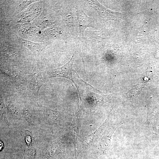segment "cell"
Wrapping results in <instances>:
<instances>
[{"mask_svg":"<svg viewBox=\"0 0 159 159\" xmlns=\"http://www.w3.org/2000/svg\"><path fill=\"white\" fill-rule=\"evenodd\" d=\"M46 79L44 72L40 69L39 61H36L33 71L26 77L25 82L30 95L37 101L40 88Z\"/></svg>","mask_w":159,"mask_h":159,"instance_id":"obj_1","label":"cell"},{"mask_svg":"<svg viewBox=\"0 0 159 159\" xmlns=\"http://www.w3.org/2000/svg\"><path fill=\"white\" fill-rule=\"evenodd\" d=\"M73 55L69 60L63 66L57 68L49 69L44 72L46 79L54 77H62L71 80L78 90L72 76V66L73 63Z\"/></svg>","mask_w":159,"mask_h":159,"instance_id":"obj_2","label":"cell"},{"mask_svg":"<svg viewBox=\"0 0 159 159\" xmlns=\"http://www.w3.org/2000/svg\"><path fill=\"white\" fill-rule=\"evenodd\" d=\"M65 143L62 140L53 141L44 151L42 159H66Z\"/></svg>","mask_w":159,"mask_h":159,"instance_id":"obj_3","label":"cell"},{"mask_svg":"<svg viewBox=\"0 0 159 159\" xmlns=\"http://www.w3.org/2000/svg\"><path fill=\"white\" fill-rule=\"evenodd\" d=\"M117 126L107 127L98 139L96 153L98 155L105 154L109 150L112 135Z\"/></svg>","mask_w":159,"mask_h":159,"instance_id":"obj_4","label":"cell"},{"mask_svg":"<svg viewBox=\"0 0 159 159\" xmlns=\"http://www.w3.org/2000/svg\"><path fill=\"white\" fill-rule=\"evenodd\" d=\"M112 96V95H100L89 91L86 93L85 97L90 110L94 112L99 107L110 101Z\"/></svg>","mask_w":159,"mask_h":159,"instance_id":"obj_5","label":"cell"},{"mask_svg":"<svg viewBox=\"0 0 159 159\" xmlns=\"http://www.w3.org/2000/svg\"><path fill=\"white\" fill-rule=\"evenodd\" d=\"M79 100L77 107L75 112L71 127V133L75 154L77 152V143L82 122V115Z\"/></svg>","mask_w":159,"mask_h":159,"instance_id":"obj_6","label":"cell"},{"mask_svg":"<svg viewBox=\"0 0 159 159\" xmlns=\"http://www.w3.org/2000/svg\"><path fill=\"white\" fill-rule=\"evenodd\" d=\"M62 112L55 111L45 108L43 110L44 119L51 127L55 128L61 126L63 120L62 117Z\"/></svg>","mask_w":159,"mask_h":159,"instance_id":"obj_7","label":"cell"},{"mask_svg":"<svg viewBox=\"0 0 159 159\" xmlns=\"http://www.w3.org/2000/svg\"><path fill=\"white\" fill-rule=\"evenodd\" d=\"M109 119L107 118L103 123L98 128L91 134L86 137L83 140L81 147V150L89 147L98 139L102 133L108 126Z\"/></svg>","mask_w":159,"mask_h":159,"instance_id":"obj_8","label":"cell"},{"mask_svg":"<svg viewBox=\"0 0 159 159\" xmlns=\"http://www.w3.org/2000/svg\"><path fill=\"white\" fill-rule=\"evenodd\" d=\"M21 39L22 43L28 48L35 57L36 61H39V58L42 52L48 45V42L36 43Z\"/></svg>","mask_w":159,"mask_h":159,"instance_id":"obj_9","label":"cell"},{"mask_svg":"<svg viewBox=\"0 0 159 159\" xmlns=\"http://www.w3.org/2000/svg\"><path fill=\"white\" fill-rule=\"evenodd\" d=\"M89 2L91 6L95 9L101 15L106 18L112 20H116L118 19L119 13L115 12L107 9L100 4L97 1H91Z\"/></svg>","mask_w":159,"mask_h":159,"instance_id":"obj_10","label":"cell"},{"mask_svg":"<svg viewBox=\"0 0 159 159\" xmlns=\"http://www.w3.org/2000/svg\"><path fill=\"white\" fill-rule=\"evenodd\" d=\"M153 132L155 134L159 133V109L155 108L153 111L151 118Z\"/></svg>","mask_w":159,"mask_h":159,"instance_id":"obj_11","label":"cell"},{"mask_svg":"<svg viewBox=\"0 0 159 159\" xmlns=\"http://www.w3.org/2000/svg\"><path fill=\"white\" fill-rule=\"evenodd\" d=\"M78 16L80 30L83 31L87 26H90L91 23L90 18L83 12L80 13Z\"/></svg>","mask_w":159,"mask_h":159,"instance_id":"obj_12","label":"cell"},{"mask_svg":"<svg viewBox=\"0 0 159 159\" xmlns=\"http://www.w3.org/2000/svg\"><path fill=\"white\" fill-rule=\"evenodd\" d=\"M143 87L140 85L138 84L134 86L127 94L128 99L131 101L135 100L141 91Z\"/></svg>","mask_w":159,"mask_h":159,"instance_id":"obj_13","label":"cell"},{"mask_svg":"<svg viewBox=\"0 0 159 159\" xmlns=\"http://www.w3.org/2000/svg\"><path fill=\"white\" fill-rule=\"evenodd\" d=\"M0 117L4 123L8 126L9 124L6 117V106L2 94H0Z\"/></svg>","mask_w":159,"mask_h":159,"instance_id":"obj_14","label":"cell"},{"mask_svg":"<svg viewBox=\"0 0 159 159\" xmlns=\"http://www.w3.org/2000/svg\"><path fill=\"white\" fill-rule=\"evenodd\" d=\"M36 152L33 147L29 148L24 152V159H35Z\"/></svg>","mask_w":159,"mask_h":159,"instance_id":"obj_15","label":"cell"},{"mask_svg":"<svg viewBox=\"0 0 159 159\" xmlns=\"http://www.w3.org/2000/svg\"><path fill=\"white\" fill-rule=\"evenodd\" d=\"M23 115L25 119L30 124H34L32 113L28 107H25L24 110Z\"/></svg>","mask_w":159,"mask_h":159,"instance_id":"obj_16","label":"cell"},{"mask_svg":"<svg viewBox=\"0 0 159 159\" xmlns=\"http://www.w3.org/2000/svg\"><path fill=\"white\" fill-rule=\"evenodd\" d=\"M32 136L31 132L26 130L25 132V140L29 148L32 147Z\"/></svg>","mask_w":159,"mask_h":159,"instance_id":"obj_17","label":"cell"},{"mask_svg":"<svg viewBox=\"0 0 159 159\" xmlns=\"http://www.w3.org/2000/svg\"><path fill=\"white\" fill-rule=\"evenodd\" d=\"M35 1H25L22 2L20 5V6L22 9H23L25 6H27L28 5L33 2Z\"/></svg>","mask_w":159,"mask_h":159,"instance_id":"obj_18","label":"cell"},{"mask_svg":"<svg viewBox=\"0 0 159 159\" xmlns=\"http://www.w3.org/2000/svg\"><path fill=\"white\" fill-rule=\"evenodd\" d=\"M3 147V144L1 141H0V149L1 150Z\"/></svg>","mask_w":159,"mask_h":159,"instance_id":"obj_19","label":"cell"}]
</instances>
